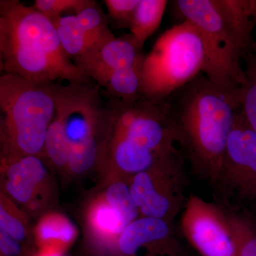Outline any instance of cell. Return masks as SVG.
<instances>
[{
	"mask_svg": "<svg viewBox=\"0 0 256 256\" xmlns=\"http://www.w3.org/2000/svg\"><path fill=\"white\" fill-rule=\"evenodd\" d=\"M143 56L129 34L109 42L90 56L82 69L88 78L104 88L112 74L132 66Z\"/></svg>",
	"mask_w": 256,
	"mask_h": 256,
	"instance_id": "12",
	"label": "cell"
},
{
	"mask_svg": "<svg viewBox=\"0 0 256 256\" xmlns=\"http://www.w3.org/2000/svg\"><path fill=\"white\" fill-rule=\"evenodd\" d=\"M106 198L107 204L119 216L124 228L138 218L139 210L131 195L130 184L121 181L112 183L106 191Z\"/></svg>",
	"mask_w": 256,
	"mask_h": 256,
	"instance_id": "21",
	"label": "cell"
},
{
	"mask_svg": "<svg viewBox=\"0 0 256 256\" xmlns=\"http://www.w3.org/2000/svg\"><path fill=\"white\" fill-rule=\"evenodd\" d=\"M222 208L233 233L238 256H256V220L244 208Z\"/></svg>",
	"mask_w": 256,
	"mask_h": 256,
	"instance_id": "18",
	"label": "cell"
},
{
	"mask_svg": "<svg viewBox=\"0 0 256 256\" xmlns=\"http://www.w3.org/2000/svg\"><path fill=\"white\" fill-rule=\"evenodd\" d=\"M53 22L64 52L77 66L82 68L92 56V50L76 15L62 16Z\"/></svg>",
	"mask_w": 256,
	"mask_h": 256,
	"instance_id": "15",
	"label": "cell"
},
{
	"mask_svg": "<svg viewBox=\"0 0 256 256\" xmlns=\"http://www.w3.org/2000/svg\"><path fill=\"white\" fill-rule=\"evenodd\" d=\"M120 256H184L174 224L141 216L129 224L118 238Z\"/></svg>",
	"mask_w": 256,
	"mask_h": 256,
	"instance_id": "11",
	"label": "cell"
},
{
	"mask_svg": "<svg viewBox=\"0 0 256 256\" xmlns=\"http://www.w3.org/2000/svg\"><path fill=\"white\" fill-rule=\"evenodd\" d=\"M250 2L252 21H254L255 28H256V0H250Z\"/></svg>",
	"mask_w": 256,
	"mask_h": 256,
	"instance_id": "27",
	"label": "cell"
},
{
	"mask_svg": "<svg viewBox=\"0 0 256 256\" xmlns=\"http://www.w3.org/2000/svg\"><path fill=\"white\" fill-rule=\"evenodd\" d=\"M140 0H105L108 18H111L118 28H130Z\"/></svg>",
	"mask_w": 256,
	"mask_h": 256,
	"instance_id": "23",
	"label": "cell"
},
{
	"mask_svg": "<svg viewBox=\"0 0 256 256\" xmlns=\"http://www.w3.org/2000/svg\"><path fill=\"white\" fill-rule=\"evenodd\" d=\"M0 68L35 82L90 79L64 52L53 22L18 0L0 1Z\"/></svg>",
	"mask_w": 256,
	"mask_h": 256,
	"instance_id": "2",
	"label": "cell"
},
{
	"mask_svg": "<svg viewBox=\"0 0 256 256\" xmlns=\"http://www.w3.org/2000/svg\"><path fill=\"white\" fill-rule=\"evenodd\" d=\"M54 88L68 140L67 166L74 174H82L100 162L108 126V96L92 79L66 85L56 82Z\"/></svg>",
	"mask_w": 256,
	"mask_h": 256,
	"instance_id": "5",
	"label": "cell"
},
{
	"mask_svg": "<svg viewBox=\"0 0 256 256\" xmlns=\"http://www.w3.org/2000/svg\"><path fill=\"white\" fill-rule=\"evenodd\" d=\"M109 120L101 162L132 176L180 151L166 100L140 97L124 101L108 95Z\"/></svg>",
	"mask_w": 256,
	"mask_h": 256,
	"instance_id": "3",
	"label": "cell"
},
{
	"mask_svg": "<svg viewBox=\"0 0 256 256\" xmlns=\"http://www.w3.org/2000/svg\"><path fill=\"white\" fill-rule=\"evenodd\" d=\"M246 62L247 84L239 88V109L246 124L256 133V56Z\"/></svg>",
	"mask_w": 256,
	"mask_h": 256,
	"instance_id": "22",
	"label": "cell"
},
{
	"mask_svg": "<svg viewBox=\"0 0 256 256\" xmlns=\"http://www.w3.org/2000/svg\"><path fill=\"white\" fill-rule=\"evenodd\" d=\"M185 165L181 152H175L158 160L150 169L131 176L130 190L141 216L174 224L188 197Z\"/></svg>",
	"mask_w": 256,
	"mask_h": 256,
	"instance_id": "8",
	"label": "cell"
},
{
	"mask_svg": "<svg viewBox=\"0 0 256 256\" xmlns=\"http://www.w3.org/2000/svg\"><path fill=\"white\" fill-rule=\"evenodd\" d=\"M212 188L216 204L222 208L256 206V133L239 108L229 134L222 172Z\"/></svg>",
	"mask_w": 256,
	"mask_h": 256,
	"instance_id": "9",
	"label": "cell"
},
{
	"mask_svg": "<svg viewBox=\"0 0 256 256\" xmlns=\"http://www.w3.org/2000/svg\"><path fill=\"white\" fill-rule=\"evenodd\" d=\"M40 156H26L4 159L8 162L6 191L20 203H28L31 200L37 186L46 176V168Z\"/></svg>",
	"mask_w": 256,
	"mask_h": 256,
	"instance_id": "13",
	"label": "cell"
},
{
	"mask_svg": "<svg viewBox=\"0 0 256 256\" xmlns=\"http://www.w3.org/2000/svg\"><path fill=\"white\" fill-rule=\"evenodd\" d=\"M0 250L4 256L21 255L22 247L20 242L0 229Z\"/></svg>",
	"mask_w": 256,
	"mask_h": 256,
	"instance_id": "26",
	"label": "cell"
},
{
	"mask_svg": "<svg viewBox=\"0 0 256 256\" xmlns=\"http://www.w3.org/2000/svg\"><path fill=\"white\" fill-rule=\"evenodd\" d=\"M204 60L201 34L193 24L184 20L166 30L144 55L141 96L166 100L202 73Z\"/></svg>",
	"mask_w": 256,
	"mask_h": 256,
	"instance_id": "6",
	"label": "cell"
},
{
	"mask_svg": "<svg viewBox=\"0 0 256 256\" xmlns=\"http://www.w3.org/2000/svg\"><path fill=\"white\" fill-rule=\"evenodd\" d=\"M76 15L92 48V56L116 38L109 28L108 16L96 1L88 0Z\"/></svg>",
	"mask_w": 256,
	"mask_h": 256,
	"instance_id": "16",
	"label": "cell"
},
{
	"mask_svg": "<svg viewBox=\"0 0 256 256\" xmlns=\"http://www.w3.org/2000/svg\"><path fill=\"white\" fill-rule=\"evenodd\" d=\"M176 9L184 20L193 24L201 34L205 50L202 73L220 90H238L247 84L236 38L222 16L216 0H178Z\"/></svg>",
	"mask_w": 256,
	"mask_h": 256,
	"instance_id": "7",
	"label": "cell"
},
{
	"mask_svg": "<svg viewBox=\"0 0 256 256\" xmlns=\"http://www.w3.org/2000/svg\"><path fill=\"white\" fill-rule=\"evenodd\" d=\"M0 112L4 159L44 156L47 132L56 112L54 82L3 74Z\"/></svg>",
	"mask_w": 256,
	"mask_h": 256,
	"instance_id": "4",
	"label": "cell"
},
{
	"mask_svg": "<svg viewBox=\"0 0 256 256\" xmlns=\"http://www.w3.org/2000/svg\"><path fill=\"white\" fill-rule=\"evenodd\" d=\"M144 56L129 68L114 73L104 90L111 97L124 101L136 100L141 96Z\"/></svg>",
	"mask_w": 256,
	"mask_h": 256,
	"instance_id": "19",
	"label": "cell"
},
{
	"mask_svg": "<svg viewBox=\"0 0 256 256\" xmlns=\"http://www.w3.org/2000/svg\"><path fill=\"white\" fill-rule=\"evenodd\" d=\"M68 154V140L64 122V112L56 100V112L47 132L44 156L56 166L67 168Z\"/></svg>",
	"mask_w": 256,
	"mask_h": 256,
	"instance_id": "20",
	"label": "cell"
},
{
	"mask_svg": "<svg viewBox=\"0 0 256 256\" xmlns=\"http://www.w3.org/2000/svg\"><path fill=\"white\" fill-rule=\"evenodd\" d=\"M88 0H36L33 8L52 20L55 21L67 10H74L76 13Z\"/></svg>",
	"mask_w": 256,
	"mask_h": 256,
	"instance_id": "24",
	"label": "cell"
},
{
	"mask_svg": "<svg viewBox=\"0 0 256 256\" xmlns=\"http://www.w3.org/2000/svg\"><path fill=\"white\" fill-rule=\"evenodd\" d=\"M0 228L18 242L26 238L24 226L20 220L6 212L2 204L0 206Z\"/></svg>",
	"mask_w": 256,
	"mask_h": 256,
	"instance_id": "25",
	"label": "cell"
},
{
	"mask_svg": "<svg viewBox=\"0 0 256 256\" xmlns=\"http://www.w3.org/2000/svg\"><path fill=\"white\" fill-rule=\"evenodd\" d=\"M216 2L236 38L242 60L255 55L256 43L252 36L255 24L250 0H216Z\"/></svg>",
	"mask_w": 256,
	"mask_h": 256,
	"instance_id": "14",
	"label": "cell"
},
{
	"mask_svg": "<svg viewBox=\"0 0 256 256\" xmlns=\"http://www.w3.org/2000/svg\"><path fill=\"white\" fill-rule=\"evenodd\" d=\"M166 100L178 150L192 173L213 188L240 107L239 89L224 92L201 73Z\"/></svg>",
	"mask_w": 256,
	"mask_h": 256,
	"instance_id": "1",
	"label": "cell"
},
{
	"mask_svg": "<svg viewBox=\"0 0 256 256\" xmlns=\"http://www.w3.org/2000/svg\"><path fill=\"white\" fill-rule=\"evenodd\" d=\"M180 226L185 238L202 256H238L226 216L216 203L191 194Z\"/></svg>",
	"mask_w": 256,
	"mask_h": 256,
	"instance_id": "10",
	"label": "cell"
},
{
	"mask_svg": "<svg viewBox=\"0 0 256 256\" xmlns=\"http://www.w3.org/2000/svg\"><path fill=\"white\" fill-rule=\"evenodd\" d=\"M168 4L166 0L140 1L129 28L138 50H142L148 38L159 28Z\"/></svg>",
	"mask_w": 256,
	"mask_h": 256,
	"instance_id": "17",
	"label": "cell"
}]
</instances>
